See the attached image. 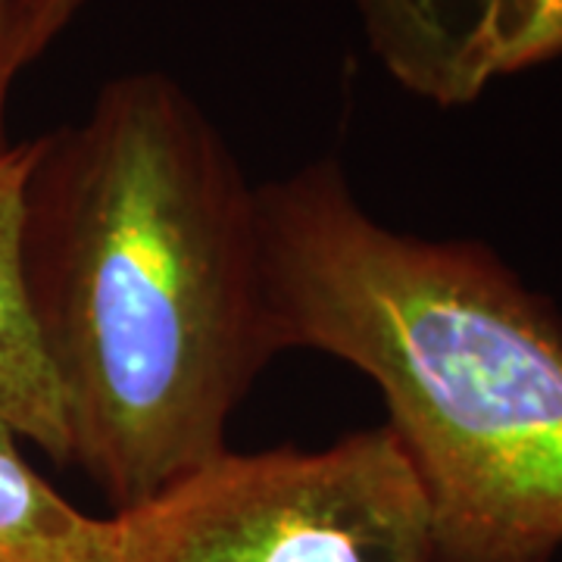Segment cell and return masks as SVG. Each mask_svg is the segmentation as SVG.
Returning <instances> with one entry per match:
<instances>
[{
	"label": "cell",
	"mask_w": 562,
	"mask_h": 562,
	"mask_svg": "<svg viewBox=\"0 0 562 562\" xmlns=\"http://www.w3.org/2000/svg\"><path fill=\"white\" fill-rule=\"evenodd\" d=\"M22 279L60 394L69 462L120 509L225 450L276 350L257 188L162 72L106 81L35 138Z\"/></svg>",
	"instance_id": "cell-1"
},
{
	"label": "cell",
	"mask_w": 562,
	"mask_h": 562,
	"mask_svg": "<svg viewBox=\"0 0 562 562\" xmlns=\"http://www.w3.org/2000/svg\"><path fill=\"white\" fill-rule=\"evenodd\" d=\"M276 350L350 362L419 475L435 562L562 543V331L487 254L401 235L319 160L257 188Z\"/></svg>",
	"instance_id": "cell-2"
},
{
	"label": "cell",
	"mask_w": 562,
	"mask_h": 562,
	"mask_svg": "<svg viewBox=\"0 0 562 562\" xmlns=\"http://www.w3.org/2000/svg\"><path fill=\"white\" fill-rule=\"evenodd\" d=\"M110 562H435L419 475L394 431L201 462L113 516Z\"/></svg>",
	"instance_id": "cell-3"
},
{
	"label": "cell",
	"mask_w": 562,
	"mask_h": 562,
	"mask_svg": "<svg viewBox=\"0 0 562 562\" xmlns=\"http://www.w3.org/2000/svg\"><path fill=\"white\" fill-rule=\"evenodd\" d=\"M372 54L406 91L472 103L501 76L562 54V0H353Z\"/></svg>",
	"instance_id": "cell-4"
},
{
	"label": "cell",
	"mask_w": 562,
	"mask_h": 562,
	"mask_svg": "<svg viewBox=\"0 0 562 562\" xmlns=\"http://www.w3.org/2000/svg\"><path fill=\"white\" fill-rule=\"evenodd\" d=\"M35 154V140L10 144L0 154V428L32 441L50 460L69 462L60 394L22 279V203Z\"/></svg>",
	"instance_id": "cell-5"
},
{
	"label": "cell",
	"mask_w": 562,
	"mask_h": 562,
	"mask_svg": "<svg viewBox=\"0 0 562 562\" xmlns=\"http://www.w3.org/2000/svg\"><path fill=\"white\" fill-rule=\"evenodd\" d=\"M113 519H94L41 479L0 428V562H110Z\"/></svg>",
	"instance_id": "cell-6"
},
{
	"label": "cell",
	"mask_w": 562,
	"mask_h": 562,
	"mask_svg": "<svg viewBox=\"0 0 562 562\" xmlns=\"http://www.w3.org/2000/svg\"><path fill=\"white\" fill-rule=\"evenodd\" d=\"M29 66L25 54V0H0V154L10 147L7 140V103L10 88Z\"/></svg>",
	"instance_id": "cell-7"
},
{
	"label": "cell",
	"mask_w": 562,
	"mask_h": 562,
	"mask_svg": "<svg viewBox=\"0 0 562 562\" xmlns=\"http://www.w3.org/2000/svg\"><path fill=\"white\" fill-rule=\"evenodd\" d=\"M85 3L88 0H25V54H29V63L47 50V44L60 35Z\"/></svg>",
	"instance_id": "cell-8"
}]
</instances>
